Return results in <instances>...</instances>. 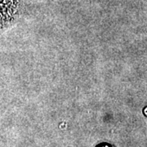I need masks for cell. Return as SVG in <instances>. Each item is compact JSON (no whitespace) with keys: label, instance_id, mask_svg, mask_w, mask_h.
<instances>
[{"label":"cell","instance_id":"6da1fadb","mask_svg":"<svg viewBox=\"0 0 147 147\" xmlns=\"http://www.w3.org/2000/svg\"><path fill=\"white\" fill-rule=\"evenodd\" d=\"M20 9L19 0H0V32L15 21Z\"/></svg>","mask_w":147,"mask_h":147},{"label":"cell","instance_id":"7a4b0ae2","mask_svg":"<svg viewBox=\"0 0 147 147\" xmlns=\"http://www.w3.org/2000/svg\"><path fill=\"white\" fill-rule=\"evenodd\" d=\"M96 147H111L110 145H108V144H101L100 146H97Z\"/></svg>","mask_w":147,"mask_h":147}]
</instances>
